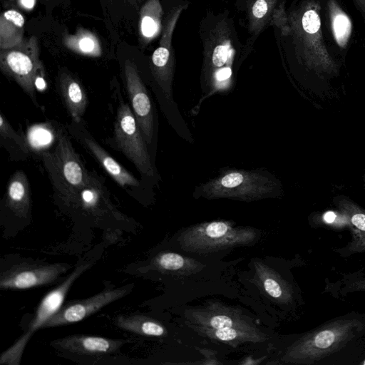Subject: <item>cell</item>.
Here are the masks:
<instances>
[{"label": "cell", "mask_w": 365, "mask_h": 365, "mask_svg": "<svg viewBox=\"0 0 365 365\" xmlns=\"http://www.w3.org/2000/svg\"><path fill=\"white\" fill-rule=\"evenodd\" d=\"M55 197L63 203L92 180L95 172L86 169L73 148L66 129L58 126V140L52 151L41 155Z\"/></svg>", "instance_id": "obj_1"}, {"label": "cell", "mask_w": 365, "mask_h": 365, "mask_svg": "<svg viewBox=\"0 0 365 365\" xmlns=\"http://www.w3.org/2000/svg\"><path fill=\"white\" fill-rule=\"evenodd\" d=\"M278 187L269 173L230 169L199 185L195 192L208 199L252 201L274 197Z\"/></svg>", "instance_id": "obj_2"}, {"label": "cell", "mask_w": 365, "mask_h": 365, "mask_svg": "<svg viewBox=\"0 0 365 365\" xmlns=\"http://www.w3.org/2000/svg\"><path fill=\"white\" fill-rule=\"evenodd\" d=\"M319 6L304 1L288 15L289 34L297 53L308 63L327 66L331 59L324 41Z\"/></svg>", "instance_id": "obj_3"}, {"label": "cell", "mask_w": 365, "mask_h": 365, "mask_svg": "<svg viewBox=\"0 0 365 365\" xmlns=\"http://www.w3.org/2000/svg\"><path fill=\"white\" fill-rule=\"evenodd\" d=\"M237 40L233 25L226 17H217L203 38L202 74L216 86L232 76Z\"/></svg>", "instance_id": "obj_4"}, {"label": "cell", "mask_w": 365, "mask_h": 365, "mask_svg": "<svg viewBox=\"0 0 365 365\" xmlns=\"http://www.w3.org/2000/svg\"><path fill=\"white\" fill-rule=\"evenodd\" d=\"M252 227H235L227 221H212L192 226L182 232L178 241L188 252H207L247 245L257 238Z\"/></svg>", "instance_id": "obj_5"}, {"label": "cell", "mask_w": 365, "mask_h": 365, "mask_svg": "<svg viewBox=\"0 0 365 365\" xmlns=\"http://www.w3.org/2000/svg\"><path fill=\"white\" fill-rule=\"evenodd\" d=\"M118 104L114 121V147L134 164L140 173L146 178H154L155 170L147 143L139 128L132 109L118 95Z\"/></svg>", "instance_id": "obj_6"}, {"label": "cell", "mask_w": 365, "mask_h": 365, "mask_svg": "<svg viewBox=\"0 0 365 365\" xmlns=\"http://www.w3.org/2000/svg\"><path fill=\"white\" fill-rule=\"evenodd\" d=\"M91 265L92 262L79 263L61 284L44 296L37 307L34 317L29 324L27 331L1 355V364L19 365L20 364L25 347L32 335L37 329H41L43 324L61 308L72 284Z\"/></svg>", "instance_id": "obj_7"}, {"label": "cell", "mask_w": 365, "mask_h": 365, "mask_svg": "<svg viewBox=\"0 0 365 365\" xmlns=\"http://www.w3.org/2000/svg\"><path fill=\"white\" fill-rule=\"evenodd\" d=\"M39 57L40 48L35 36L24 39L14 47L0 49L1 71L14 80L37 106L34 78L42 63Z\"/></svg>", "instance_id": "obj_8"}, {"label": "cell", "mask_w": 365, "mask_h": 365, "mask_svg": "<svg viewBox=\"0 0 365 365\" xmlns=\"http://www.w3.org/2000/svg\"><path fill=\"white\" fill-rule=\"evenodd\" d=\"M184 8L185 5H179L167 16L159 46L151 56V71L153 78L165 99L172 104H173L172 85L175 62L172 38L177 21Z\"/></svg>", "instance_id": "obj_9"}, {"label": "cell", "mask_w": 365, "mask_h": 365, "mask_svg": "<svg viewBox=\"0 0 365 365\" xmlns=\"http://www.w3.org/2000/svg\"><path fill=\"white\" fill-rule=\"evenodd\" d=\"M71 266L66 263H29L13 265L2 272L1 289H26L56 282Z\"/></svg>", "instance_id": "obj_10"}, {"label": "cell", "mask_w": 365, "mask_h": 365, "mask_svg": "<svg viewBox=\"0 0 365 365\" xmlns=\"http://www.w3.org/2000/svg\"><path fill=\"white\" fill-rule=\"evenodd\" d=\"M133 284L117 288H106L86 299L69 302L52 316L43 328L64 326L80 322L95 314L105 306L125 297L132 289Z\"/></svg>", "instance_id": "obj_11"}, {"label": "cell", "mask_w": 365, "mask_h": 365, "mask_svg": "<svg viewBox=\"0 0 365 365\" xmlns=\"http://www.w3.org/2000/svg\"><path fill=\"white\" fill-rule=\"evenodd\" d=\"M69 133L101 165L107 173L123 188H138L140 182L125 168L118 163L96 141L85 125L84 120H72L68 125Z\"/></svg>", "instance_id": "obj_12"}, {"label": "cell", "mask_w": 365, "mask_h": 365, "mask_svg": "<svg viewBox=\"0 0 365 365\" xmlns=\"http://www.w3.org/2000/svg\"><path fill=\"white\" fill-rule=\"evenodd\" d=\"M124 75L132 110L147 144L150 145L154 133V114L150 98L133 61H125Z\"/></svg>", "instance_id": "obj_13"}, {"label": "cell", "mask_w": 365, "mask_h": 365, "mask_svg": "<svg viewBox=\"0 0 365 365\" xmlns=\"http://www.w3.org/2000/svg\"><path fill=\"white\" fill-rule=\"evenodd\" d=\"M125 340L98 336L69 335L51 341V344L64 353L81 356H102L118 350Z\"/></svg>", "instance_id": "obj_14"}, {"label": "cell", "mask_w": 365, "mask_h": 365, "mask_svg": "<svg viewBox=\"0 0 365 365\" xmlns=\"http://www.w3.org/2000/svg\"><path fill=\"white\" fill-rule=\"evenodd\" d=\"M190 318L197 328L221 329L227 327L255 329L236 309L214 304L209 307L191 311Z\"/></svg>", "instance_id": "obj_15"}, {"label": "cell", "mask_w": 365, "mask_h": 365, "mask_svg": "<svg viewBox=\"0 0 365 365\" xmlns=\"http://www.w3.org/2000/svg\"><path fill=\"white\" fill-rule=\"evenodd\" d=\"M57 88L72 120H81L88 98L81 82L69 71L61 69L57 78Z\"/></svg>", "instance_id": "obj_16"}, {"label": "cell", "mask_w": 365, "mask_h": 365, "mask_svg": "<svg viewBox=\"0 0 365 365\" xmlns=\"http://www.w3.org/2000/svg\"><path fill=\"white\" fill-rule=\"evenodd\" d=\"M6 205L19 217H27L30 213V186L28 178L22 170H16L9 181Z\"/></svg>", "instance_id": "obj_17"}, {"label": "cell", "mask_w": 365, "mask_h": 365, "mask_svg": "<svg viewBox=\"0 0 365 365\" xmlns=\"http://www.w3.org/2000/svg\"><path fill=\"white\" fill-rule=\"evenodd\" d=\"M163 10L160 0H148L139 13L138 34L142 44L147 45L163 31Z\"/></svg>", "instance_id": "obj_18"}, {"label": "cell", "mask_w": 365, "mask_h": 365, "mask_svg": "<svg viewBox=\"0 0 365 365\" xmlns=\"http://www.w3.org/2000/svg\"><path fill=\"white\" fill-rule=\"evenodd\" d=\"M24 16L15 9H8L0 16V49L14 47L24 41Z\"/></svg>", "instance_id": "obj_19"}, {"label": "cell", "mask_w": 365, "mask_h": 365, "mask_svg": "<svg viewBox=\"0 0 365 365\" xmlns=\"http://www.w3.org/2000/svg\"><path fill=\"white\" fill-rule=\"evenodd\" d=\"M63 43L71 51L86 56L99 57L102 54L101 42L97 36L84 28H78L74 34H66Z\"/></svg>", "instance_id": "obj_20"}, {"label": "cell", "mask_w": 365, "mask_h": 365, "mask_svg": "<svg viewBox=\"0 0 365 365\" xmlns=\"http://www.w3.org/2000/svg\"><path fill=\"white\" fill-rule=\"evenodd\" d=\"M197 331L210 339L229 342L232 344H235V345L244 342H260L267 339L266 335L257 328H197Z\"/></svg>", "instance_id": "obj_21"}, {"label": "cell", "mask_w": 365, "mask_h": 365, "mask_svg": "<svg viewBox=\"0 0 365 365\" xmlns=\"http://www.w3.org/2000/svg\"><path fill=\"white\" fill-rule=\"evenodd\" d=\"M115 324L123 330L142 336H161L166 333L159 322L143 314L120 315L116 318Z\"/></svg>", "instance_id": "obj_22"}, {"label": "cell", "mask_w": 365, "mask_h": 365, "mask_svg": "<svg viewBox=\"0 0 365 365\" xmlns=\"http://www.w3.org/2000/svg\"><path fill=\"white\" fill-rule=\"evenodd\" d=\"M30 152L41 155L58 140V126L51 123L36 124L28 128L24 136Z\"/></svg>", "instance_id": "obj_23"}, {"label": "cell", "mask_w": 365, "mask_h": 365, "mask_svg": "<svg viewBox=\"0 0 365 365\" xmlns=\"http://www.w3.org/2000/svg\"><path fill=\"white\" fill-rule=\"evenodd\" d=\"M1 143L4 145L12 159L25 160L30 155V150L24 135L18 134L11 126L7 119L0 115Z\"/></svg>", "instance_id": "obj_24"}, {"label": "cell", "mask_w": 365, "mask_h": 365, "mask_svg": "<svg viewBox=\"0 0 365 365\" xmlns=\"http://www.w3.org/2000/svg\"><path fill=\"white\" fill-rule=\"evenodd\" d=\"M278 0H251L247 19L250 31L258 35L272 20Z\"/></svg>", "instance_id": "obj_25"}, {"label": "cell", "mask_w": 365, "mask_h": 365, "mask_svg": "<svg viewBox=\"0 0 365 365\" xmlns=\"http://www.w3.org/2000/svg\"><path fill=\"white\" fill-rule=\"evenodd\" d=\"M328 9L334 38L341 48H344L351 34V21L334 0H329Z\"/></svg>", "instance_id": "obj_26"}, {"label": "cell", "mask_w": 365, "mask_h": 365, "mask_svg": "<svg viewBox=\"0 0 365 365\" xmlns=\"http://www.w3.org/2000/svg\"><path fill=\"white\" fill-rule=\"evenodd\" d=\"M257 274L266 293L275 299L283 296L282 284L274 271L261 263H255Z\"/></svg>", "instance_id": "obj_27"}, {"label": "cell", "mask_w": 365, "mask_h": 365, "mask_svg": "<svg viewBox=\"0 0 365 365\" xmlns=\"http://www.w3.org/2000/svg\"><path fill=\"white\" fill-rule=\"evenodd\" d=\"M194 262L179 254L169 252L159 254L154 259V264L158 268L168 271L190 269L192 267H196Z\"/></svg>", "instance_id": "obj_28"}, {"label": "cell", "mask_w": 365, "mask_h": 365, "mask_svg": "<svg viewBox=\"0 0 365 365\" xmlns=\"http://www.w3.org/2000/svg\"><path fill=\"white\" fill-rule=\"evenodd\" d=\"M335 340V334L331 330H324L319 332L314 339V345L321 349L330 346Z\"/></svg>", "instance_id": "obj_29"}, {"label": "cell", "mask_w": 365, "mask_h": 365, "mask_svg": "<svg viewBox=\"0 0 365 365\" xmlns=\"http://www.w3.org/2000/svg\"><path fill=\"white\" fill-rule=\"evenodd\" d=\"M46 73L43 65L41 63V65L38 67L35 78H34V86L36 90L38 91H43L46 89L47 83L45 79Z\"/></svg>", "instance_id": "obj_30"}, {"label": "cell", "mask_w": 365, "mask_h": 365, "mask_svg": "<svg viewBox=\"0 0 365 365\" xmlns=\"http://www.w3.org/2000/svg\"><path fill=\"white\" fill-rule=\"evenodd\" d=\"M351 222L354 225H355L358 229L365 231V215L359 213L355 214L351 217Z\"/></svg>", "instance_id": "obj_31"}, {"label": "cell", "mask_w": 365, "mask_h": 365, "mask_svg": "<svg viewBox=\"0 0 365 365\" xmlns=\"http://www.w3.org/2000/svg\"><path fill=\"white\" fill-rule=\"evenodd\" d=\"M19 4L26 9H31L33 8L35 1L34 0H17Z\"/></svg>", "instance_id": "obj_32"}, {"label": "cell", "mask_w": 365, "mask_h": 365, "mask_svg": "<svg viewBox=\"0 0 365 365\" xmlns=\"http://www.w3.org/2000/svg\"><path fill=\"white\" fill-rule=\"evenodd\" d=\"M365 21V0H354Z\"/></svg>", "instance_id": "obj_33"}, {"label": "cell", "mask_w": 365, "mask_h": 365, "mask_svg": "<svg viewBox=\"0 0 365 365\" xmlns=\"http://www.w3.org/2000/svg\"><path fill=\"white\" fill-rule=\"evenodd\" d=\"M335 218H336V215L331 211H329V212H326L324 216V220L328 223L333 222L334 221Z\"/></svg>", "instance_id": "obj_34"}, {"label": "cell", "mask_w": 365, "mask_h": 365, "mask_svg": "<svg viewBox=\"0 0 365 365\" xmlns=\"http://www.w3.org/2000/svg\"><path fill=\"white\" fill-rule=\"evenodd\" d=\"M124 1H128L131 4L136 5L138 3H140V1H142L143 0H124Z\"/></svg>", "instance_id": "obj_35"}, {"label": "cell", "mask_w": 365, "mask_h": 365, "mask_svg": "<svg viewBox=\"0 0 365 365\" xmlns=\"http://www.w3.org/2000/svg\"><path fill=\"white\" fill-rule=\"evenodd\" d=\"M362 364H365V360L363 361V363H362Z\"/></svg>", "instance_id": "obj_36"}]
</instances>
